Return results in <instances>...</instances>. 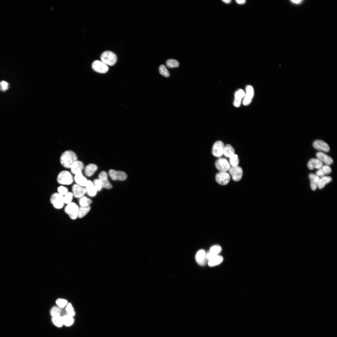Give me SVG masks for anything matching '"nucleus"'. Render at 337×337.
Segmentation results:
<instances>
[{
    "mask_svg": "<svg viewBox=\"0 0 337 337\" xmlns=\"http://www.w3.org/2000/svg\"><path fill=\"white\" fill-rule=\"evenodd\" d=\"M77 160L76 154L71 150H67L61 155L60 161L61 165L64 168H70L72 164Z\"/></svg>",
    "mask_w": 337,
    "mask_h": 337,
    "instance_id": "obj_1",
    "label": "nucleus"
},
{
    "mask_svg": "<svg viewBox=\"0 0 337 337\" xmlns=\"http://www.w3.org/2000/svg\"><path fill=\"white\" fill-rule=\"evenodd\" d=\"M73 180L74 178L71 174L66 170H63L60 172L57 178V182L62 185L71 184L73 183Z\"/></svg>",
    "mask_w": 337,
    "mask_h": 337,
    "instance_id": "obj_2",
    "label": "nucleus"
},
{
    "mask_svg": "<svg viewBox=\"0 0 337 337\" xmlns=\"http://www.w3.org/2000/svg\"><path fill=\"white\" fill-rule=\"evenodd\" d=\"M100 59L102 62L107 65L112 66L116 63L117 58L116 55L113 52L106 51L101 54Z\"/></svg>",
    "mask_w": 337,
    "mask_h": 337,
    "instance_id": "obj_3",
    "label": "nucleus"
},
{
    "mask_svg": "<svg viewBox=\"0 0 337 337\" xmlns=\"http://www.w3.org/2000/svg\"><path fill=\"white\" fill-rule=\"evenodd\" d=\"M79 210L78 206L75 203L72 202L66 206L64 211L71 219L75 220L78 217Z\"/></svg>",
    "mask_w": 337,
    "mask_h": 337,
    "instance_id": "obj_4",
    "label": "nucleus"
},
{
    "mask_svg": "<svg viewBox=\"0 0 337 337\" xmlns=\"http://www.w3.org/2000/svg\"><path fill=\"white\" fill-rule=\"evenodd\" d=\"M50 200L53 207L56 209H61L64 206L63 196L58 193H53L51 197Z\"/></svg>",
    "mask_w": 337,
    "mask_h": 337,
    "instance_id": "obj_5",
    "label": "nucleus"
},
{
    "mask_svg": "<svg viewBox=\"0 0 337 337\" xmlns=\"http://www.w3.org/2000/svg\"><path fill=\"white\" fill-rule=\"evenodd\" d=\"M229 171L232 179L235 181H239L242 177L243 170L239 166H232L230 167Z\"/></svg>",
    "mask_w": 337,
    "mask_h": 337,
    "instance_id": "obj_6",
    "label": "nucleus"
},
{
    "mask_svg": "<svg viewBox=\"0 0 337 337\" xmlns=\"http://www.w3.org/2000/svg\"><path fill=\"white\" fill-rule=\"evenodd\" d=\"M225 146L223 143L221 141L215 142L213 145L212 149V153L213 155L217 157H220L223 154Z\"/></svg>",
    "mask_w": 337,
    "mask_h": 337,
    "instance_id": "obj_7",
    "label": "nucleus"
},
{
    "mask_svg": "<svg viewBox=\"0 0 337 337\" xmlns=\"http://www.w3.org/2000/svg\"><path fill=\"white\" fill-rule=\"evenodd\" d=\"M109 174L111 179L113 180L124 181L127 177V174L125 172L112 169L109 170Z\"/></svg>",
    "mask_w": 337,
    "mask_h": 337,
    "instance_id": "obj_8",
    "label": "nucleus"
},
{
    "mask_svg": "<svg viewBox=\"0 0 337 337\" xmlns=\"http://www.w3.org/2000/svg\"><path fill=\"white\" fill-rule=\"evenodd\" d=\"M92 67L94 71L100 73H105L109 69L106 64L99 60L94 61L92 64Z\"/></svg>",
    "mask_w": 337,
    "mask_h": 337,
    "instance_id": "obj_9",
    "label": "nucleus"
},
{
    "mask_svg": "<svg viewBox=\"0 0 337 337\" xmlns=\"http://www.w3.org/2000/svg\"><path fill=\"white\" fill-rule=\"evenodd\" d=\"M215 167L220 172H226L229 170L230 165L227 160L224 158H220L215 162Z\"/></svg>",
    "mask_w": 337,
    "mask_h": 337,
    "instance_id": "obj_10",
    "label": "nucleus"
},
{
    "mask_svg": "<svg viewBox=\"0 0 337 337\" xmlns=\"http://www.w3.org/2000/svg\"><path fill=\"white\" fill-rule=\"evenodd\" d=\"M215 178L217 182L219 184L225 185L230 181V177L227 172H220L216 174Z\"/></svg>",
    "mask_w": 337,
    "mask_h": 337,
    "instance_id": "obj_11",
    "label": "nucleus"
},
{
    "mask_svg": "<svg viewBox=\"0 0 337 337\" xmlns=\"http://www.w3.org/2000/svg\"><path fill=\"white\" fill-rule=\"evenodd\" d=\"M246 92L243 98V104L244 105H247L252 101L254 95V90L252 86L250 85L246 87Z\"/></svg>",
    "mask_w": 337,
    "mask_h": 337,
    "instance_id": "obj_12",
    "label": "nucleus"
},
{
    "mask_svg": "<svg viewBox=\"0 0 337 337\" xmlns=\"http://www.w3.org/2000/svg\"><path fill=\"white\" fill-rule=\"evenodd\" d=\"M72 189L73 197L77 198H80L84 196L86 193L85 188L76 183L72 186Z\"/></svg>",
    "mask_w": 337,
    "mask_h": 337,
    "instance_id": "obj_13",
    "label": "nucleus"
},
{
    "mask_svg": "<svg viewBox=\"0 0 337 337\" xmlns=\"http://www.w3.org/2000/svg\"><path fill=\"white\" fill-rule=\"evenodd\" d=\"M98 178L102 187L107 189L112 188V184L108 179V175L106 172L104 171H101L99 174Z\"/></svg>",
    "mask_w": 337,
    "mask_h": 337,
    "instance_id": "obj_14",
    "label": "nucleus"
},
{
    "mask_svg": "<svg viewBox=\"0 0 337 337\" xmlns=\"http://www.w3.org/2000/svg\"><path fill=\"white\" fill-rule=\"evenodd\" d=\"M313 145L315 149L327 152L330 149L329 145L322 140H317L313 143Z\"/></svg>",
    "mask_w": 337,
    "mask_h": 337,
    "instance_id": "obj_15",
    "label": "nucleus"
},
{
    "mask_svg": "<svg viewBox=\"0 0 337 337\" xmlns=\"http://www.w3.org/2000/svg\"><path fill=\"white\" fill-rule=\"evenodd\" d=\"M245 95L244 91L242 89H239L236 92L233 102V105L235 107H237L240 106L242 100L244 98Z\"/></svg>",
    "mask_w": 337,
    "mask_h": 337,
    "instance_id": "obj_16",
    "label": "nucleus"
},
{
    "mask_svg": "<svg viewBox=\"0 0 337 337\" xmlns=\"http://www.w3.org/2000/svg\"><path fill=\"white\" fill-rule=\"evenodd\" d=\"M316 156L317 159H318L322 163H324L326 165H330L333 162V159L330 157L323 152H318L316 153Z\"/></svg>",
    "mask_w": 337,
    "mask_h": 337,
    "instance_id": "obj_17",
    "label": "nucleus"
},
{
    "mask_svg": "<svg viewBox=\"0 0 337 337\" xmlns=\"http://www.w3.org/2000/svg\"><path fill=\"white\" fill-rule=\"evenodd\" d=\"M206 254L203 250H200L197 253L195 259L197 262L201 266L204 265L206 263Z\"/></svg>",
    "mask_w": 337,
    "mask_h": 337,
    "instance_id": "obj_18",
    "label": "nucleus"
},
{
    "mask_svg": "<svg viewBox=\"0 0 337 337\" xmlns=\"http://www.w3.org/2000/svg\"><path fill=\"white\" fill-rule=\"evenodd\" d=\"M74 179L76 184L83 187L86 186L88 181L87 179L83 175L82 171L76 174Z\"/></svg>",
    "mask_w": 337,
    "mask_h": 337,
    "instance_id": "obj_19",
    "label": "nucleus"
},
{
    "mask_svg": "<svg viewBox=\"0 0 337 337\" xmlns=\"http://www.w3.org/2000/svg\"><path fill=\"white\" fill-rule=\"evenodd\" d=\"M84 164L80 160L75 161L70 167L71 171L72 173L75 174L83 169Z\"/></svg>",
    "mask_w": 337,
    "mask_h": 337,
    "instance_id": "obj_20",
    "label": "nucleus"
},
{
    "mask_svg": "<svg viewBox=\"0 0 337 337\" xmlns=\"http://www.w3.org/2000/svg\"><path fill=\"white\" fill-rule=\"evenodd\" d=\"M323 165V163L318 159L312 158L308 162L307 167L310 170L314 168L319 169Z\"/></svg>",
    "mask_w": 337,
    "mask_h": 337,
    "instance_id": "obj_21",
    "label": "nucleus"
},
{
    "mask_svg": "<svg viewBox=\"0 0 337 337\" xmlns=\"http://www.w3.org/2000/svg\"><path fill=\"white\" fill-rule=\"evenodd\" d=\"M85 187L86 193L88 196L91 197H94L96 195L97 191L93 183L90 180H88L87 183Z\"/></svg>",
    "mask_w": 337,
    "mask_h": 337,
    "instance_id": "obj_22",
    "label": "nucleus"
},
{
    "mask_svg": "<svg viewBox=\"0 0 337 337\" xmlns=\"http://www.w3.org/2000/svg\"><path fill=\"white\" fill-rule=\"evenodd\" d=\"M98 167L94 164H90L87 165L85 168L84 172L85 175L87 177H91L97 170Z\"/></svg>",
    "mask_w": 337,
    "mask_h": 337,
    "instance_id": "obj_23",
    "label": "nucleus"
},
{
    "mask_svg": "<svg viewBox=\"0 0 337 337\" xmlns=\"http://www.w3.org/2000/svg\"><path fill=\"white\" fill-rule=\"evenodd\" d=\"M309 178L310 181L311 188L315 191L318 187L320 178L316 174L311 173L309 175Z\"/></svg>",
    "mask_w": 337,
    "mask_h": 337,
    "instance_id": "obj_24",
    "label": "nucleus"
},
{
    "mask_svg": "<svg viewBox=\"0 0 337 337\" xmlns=\"http://www.w3.org/2000/svg\"><path fill=\"white\" fill-rule=\"evenodd\" d=\"M331 169L328 165H323L316 173V175L319 177H322L325 174L330 173L331 172Z\"/></svg>",
    "mask_w": 337,
    "mask_h": 337,
    "instance_id": "obj_25",
    "label": "nucleus"
},
{
    "mask_svg": "<svg viewBox=\"0 0 337 337\" xmlns=\"http://www.w3.org/2000/svg\"><path fill=\"white\" fill-rule=\"evenodd\" d=\"M234 153V149L231 145L227 144L225 146L223 154L226 157L230 158Z\"/></svg>",
    "mask_w": 337,
    "mask_h": 337,
    "instance_id": "obj_26",
    "label": "nucleus"
},
{
    "mask_svg": "<svg viewBox=\"0 0 337 337\" xmlns=\"http://www.w3.org/2000/svg\"><path fill=\"white\" fill-rule=\"evenodd\" d=\"M332 180L331 177L324 176L320 178L318 185L319 189L323 188L325 185L330 182Z\"/></svg>",
    "mask_w": 337,
    "mask_h": 337,
    "instance_id": "obj_27",
    "label": "nucleus"
},
{
    "mask_svg": "<svg viewBox=\"0 0 337 337\" xmlns=\"http://www.w3.org/2000/svg\"><path fill=\"white\" fill-rule=\"evenodd\" d=\"M222 256L217 255L209 260L208 264L209 266H213L219 264L223 261Z\"/></svg>",
    "mask_w": 337,
    "mask_h": 337,
    "instance_id": "obj_28",
    "label": "nucleus"
},
{
    "mask_svg": "<svg viewBox=\"0 0 337 337\" xmlns=\"http://www.w3.org/2000/svg\"><path fill=\"white\" fill-rule=\"evenodd\" d=\"M90 209V207L89 205L86 206H80L79 208L78 217L82 218L87 214Z\"/></svg>",
    "mask_w": 337,
    "mask_h": 337,
    "instance_id": "obj_29",
    "label": "nucleus"
},
{
    "mask_svg": "<svg viewBox=\"0 0 337 337\" xmlns=\"http://www.w3.org/2000/svg\"><path fill=\"white\" fill-rule=\"evenodd\" d=\"M63 324L67 326L72 325L74 322V319L72 317L68 315L62 316Z\"/></svg>",
    "mask_w": 337,
    "mask_h": 337,
    "instance_id": "obj_30",
    "label": "nucleus"
},
{
    "mask_svg": "<svg viewBox=\"0 0 337 337\" xmlns=\"http://www.w3.org/2000/svg\"><path fill=\"white\" fill-rule=\"evenodd\" d=\"M92 203L91 199L85 196L80 198L79 200V203L81 206H89Z\"/></svg>",
    "mask_w": 337,
    "mask_h": 337,
    "instance_id": "obj_31",
    "label": "nucleus"
},
{
    "mask_svg": "<svg viewBox=\"0 0 337 337\" xmlns=\"http://www.w3.org/2000/svg\"><path fill=\"white\" fill-rule=\"evenodd\" d=\"M52 320L54 324L57 327H61L63 325L62 317L61 316L53 317Z\"/></svg>",
    "mask_w": 337,
    "mask_h": 337,
    "instance_id": "obj_32",
    "label": "nucleus"
},
{
    "mask_svg": "<svg viewBox=\"0 0 337 337\" xmlns=\"http://www.w3.org/2000/svg\"><path fill=\"white\" fill-rule=\"evenodd\" d=\"M61 308L58 306H54L51 310L50 313L52 317L61 316Z\"/></svg>",
    "mask_w": 337,
    "mask_h": 337,
    "instance_id": "obj_33",
    "label": "nucleus"
},
{
    "mask_svg": "<svg viewBox=\"0 0 337 337\" xmlns=\"http://www.w3.org/2000/svg\"><path fill=\"white\" fill-rule=\"evenodd\" d=\"M229 162L232 166H237L239 163L238 156L236 154H234L230 158Z\"/></svg>",
    "mask_w": 337,
    "mask_h": 337,
    "instance_id": "obj_34",
    "label": "nucleus"
},
{
    "mask_svg": "<svg viewBox=\"0 0 337 337\" xmlns=\"http://www.w3.org/2000/svg\"><path fill=\"white\" fill-rule=\"evenodd\" d=\"M166 65L168 67L172 68L178 67L179 66V63L176 60L170 59L167 61Z\"/></svg>",
    "mask_w": 337,
    "mask_h": 337,
    "instance_id": "obj_35",
    "label": "nucleus"
},
{
    "mask_svg": "<svg viewBox=\"0 0 337 337\" xmlns=\"http://www.w3.org/2000/svg\"><path fill=\"white\" fill-rule=\"evenodd\" d=\"M221 251L222 248L220 246L215 245L212 246L210 248L209 252L213 255H217V254L220 253Z\"/></svg>",
    "mask_w": 337,
    "mask_h": 337,
    "instance_id": "obj_36",
    "label": "nucleus"
},
{
    "mask_svg": "<svg viewBox=\"0 0 337 337\" xmlns=\"http://www.w3.org/2000/svg\"><path fill=\"white\" fill-rule=\"evenodd\" d=\"M159 71L161 75L165 77H168L170 76L169 71L165 66L164 65H161L159 66Z\"/></svg>",
    "mask_w": 337,
    "mask_h": 337,
    "instance_id": "obj_37",
    "label": "nucleus"
},
{
    "mask_svg": "<svg viewBox=\"0 0 337 337\" xmlns=\"http://www.w3.org/2000/svg\"><path fill=\"white\" fill-rule=\"evenodd\" d=\"M73 197V195L72 193L68 192L66 194L63 196L64 203L68 204L72 202Z\"/></svg>",
    "mask_w": 337,
    "mask_h": 337,
    "instance_id": "obj_38",
    "label": "nucleus"
},
{
    "mask_svg": "<svg viewBox=\"0 0 337 337\" xmlns=\"http://www.w3.org/2000/svg\"><path fill=\"white\" fill-rule=\"evenodd\" d=\"M66 310L67 312V315L72 317L75 315V312L71 304L70 303H69L67 305Z\"/></svg>",
    "mask_w": 337,
    "mask_h": 337,
    "instance_id": "obj_39",
    "label": "nucleus"
},
{
    "mask_svg": "<svg viewBox=\"0 0 337 337\" xmlns=\"http://www.w3.org/2000/svg\"><path fill=\"white\" fill-rule=\"evenodd\" d=\"M56 303L58 307L61 308H62L65 307L67 304V301L66 300L63 299H57Z\"/></svg>",
    "mask_w": 337,
    "mask_h": 337,
    "instance_id": "obj_40",
    "label": "nucleus"
},
{
    "mask_svg": "<svg viewBox=\"0 0 337 337\" xmlns=\"http://www.w3.org/2000/svg\"><path fill=\"white\" fill-rule=\"evenodd\" d=\"M57 191L59 194L64 196L68 192V190L66 187L61 186L58 188Z\"/></svg>",
    "mask_w": 337,
    "mask_h": 337,
    "instance_id": "obj_41",
    "label": "nucleus"
},
{
    "mask_svg": "<svg viewBox=\"0 0 337 337\" xmlns=\"http://www.w3.org/2000/svg\"><path fill=\"white\" fill-rule=\"evenodd\" d=\"M93 184L97 191H99L101 189L102 186L98 179H95L94 180Z\"/></svg>",
    "mask_w": 337,
    "mask_h": 337,
    "instance_id": "obj_42",
    "label": "nucleus"
},
{
    "mask_svg": "<svg viewBox=\"0 0 337 337\" xmlns=\"http://www.w3.org/2000/svg\"><path fill=\"white\" fill-rule=\"evenodd\" d=\"M8 88V83L4 81H2L0 82V90L2 91H5L7 90Z\"/></svg>",
    "mask_w": 337,
    "mask_h": 337,
    "instance_id": "obj_43",
    "label": "nucleus"
},
{
    "mask_svg": "<svg viewBox=\"0 0 337 337\" xmlns=\"http://www.w3.org/2000/svg\"><path fill=\"white\" fill-rule=\"evenodd\" d=\"M237 3L239 4H243L246 2L245 0H236V1Z\"/></svg>",
    "mask_w": 337,
    "mask_h": 337,
    "instance_id": "obj_44",
    "label": "nucleus"
},
{
    "mask_svg": "<svg viewBox=\"0 0 337 337\" xmlns=\"http://www.w3.org/2000/svg\"><path fill=\"white\" fill-rule=\"evenodd\" d=\"M222 1L226 3H229L231 2V0H223Z\"/></svg>",
    "mask_w": 337,
    "mask_h": 337,
    "instance_id": "obj_45",
    "label": "nucleus"
},
{
    "mask_svg": "<svg viewBox=\"0 0 337 337\" xmlns=\"http://www.w3.org/2000/svg\"><path fill=\"white\" fill-rule=\"evenodd\" d=\"M292 1V2H293V3H295L298 4V3H299L301 1V0H297V1L293 0V1Z\"/></svg>",
    "mask_w": 337,
    "mask_h": 337,
    "instance_id": "obj_46",
    "label": "nucleus"
}]
</instances>
